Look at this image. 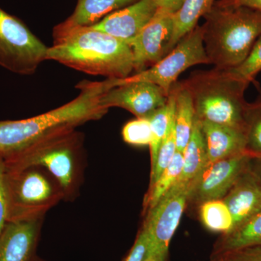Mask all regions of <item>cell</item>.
Instances as JSON below:
<instances>
[{
	"instance_id": "1",
	"label": "cell",
	"mask_w": 261,
	"mask_h": 261,
	"mask_svg": "<svg viewBox=\"0 0 261 261\" xmlns=\"http://www.w3.org/2000/svg\"><path fill=\"white\" fill-rule=\"evenodd\" d=\"M80 93L73 100L47 113L21 120L0 121V155L27 147L46 136L97 121L108 113L100 98L109 90L105 81H83L76 85Z\"/></svg>"
},
{
	"instance_id": "2",
	"label": "cell",
	"mask_w": 261,
	"mask_h": 261,
	"mask_svg": "<svg viewBox=\"0 0 261 261\" xmlns=\"http://www.w3.org/2000/svg\"><path fill=\"white\" fill-rule=\"evenodd\" d=\"M46 61L107 79H124L134 70L133 55L126 42L91 28L81 27L48 47Z\"/></svg>"
},
{
	"instance_id": "3",
	"label": "cell",
	"mask_w": 261,
	"mask_h": 261,
	"mask_svg": "<svg viewBox=\"0 0 261 261\" xmlns=\"http://www.w3.org/2000/svg\"><path fill=\"white\" fill-rule=\"evenodd\" d=\"M205 18L204 47L217 70L240 65L261 36V10L219 1Z\"/></svg>"
},
{
	"instance_id": "4",
	"label": "cell",
	"mask_w": 261,
	"mask_h": 261,
	"mask_svg": "<svg viewBox=\"0 0 261 261\" xmlns=\"http://www.w3.org/2000/svg\"><path fill=\"white\" fill-rule=\"evenodd\" d=\"M2 157L6 171L44 168L70 200L78 193L83 174L84 136L75 128L58 130Z\"/></svg>"
},
{
	"instance_id": "5",
	"label": "cell",
	"mask_w": 261,
	"mask_h": 261,
	"mask_svg": "<svg viewBox=\"0 0 261 261\" xmlns=\"http://www.w3.org/2000/svg\"><path fill=\"white\" fill-rule=\"evenodd\" d=\"M183 83L191 93L199 120L245 130L247 84L216 68L194 72Z\"/></svg>"
},
{
	"instance_id": "6",
	"label": "cell",
	"mask_w": 261,
	"mask_h": 261,
	"mask_svg": "<svg viewBox=\"0 0 261 261\" xmlns=\"http://www.w3.org/2000/svg\"><path fill=\"white\" fill-rule=\"evenodd\" d=\"M5 183L8 222L43 219L64 199L61 187L44 168L5 170Z\"/></svg>"
},
{
	"instance_id": "7",
	"label": "cell",
	"mask_w": 261,
	"mask_h": 261,
	"mask_svg": "<svg viewBox=\"0 0 261 261\" xmlns=\"http://www.w3.org/2000/svg\"><path fill=\"white\" fill-rule=\"evenodd\" d=\"M199 64H210V62L204 47L202 27L197 25L167 56L152 66L126 78L107 79L105 82L110 89L132 82H148L169 94L178 76L190 67Z\"/></svg>"
},
{
	"instance_id": "8",
	"label": "cell",
	"mask_w": 261,
	"mask_h": 261,
	"mask_svg": "<svg viewBox=\"0 0 261 261\" xmlns=\"http://www.w3.org/2000/svg\"><path fill=\"white\" fill-rule=\"evenodd\" d=\"M48 47L23 21L0 8V67L30 75L46 61Z\"/></svg>"
},
{
	"instance_id": "9",
	"label": "cell",
	"mask_w": 261,
	"mask_h": 261,
	"mask_svg": "<svg viewBox=\"0 0 261 261\" xmlns=\"http://www.w3.org/2000/svg\"><path fill=\"white\" fill-rule=\"evenodd\" d=\"M252 156L249 152L207 163L189 187L188 202L202 204L223 199L249 168Z\"/></svg>"
},
{
	"instance_id": "10",
	"label": "cell",
	"mask_w": 261,
	"mask_h": 261,
	"mask_svg": "<svg viewBox=\"0 0 261 261\" xmlns=\"http://www.w3.org/2000/svg\"><path fill=\"white\" fill-rule=\"evenodd\" d=\"M189 189L164 197L149 211L144 227L149 240V259L166 261L170 243L188 202Z\"/></svg>"
},
{
	"instance_id": "11",
	"label": "cell",
	"mask_w": 261,
	"mask_h": 261,
	"mask_svg": "<svg viewBox=\"0 0 261 261\" xmlns=\"http://www.w3.org/2000/svg\"><path fill=\"white\" fill-rule=\"evenodd\" d=\"M173 13L159 8L140 34L127 43L133 55L134 70L143 71L167 56L172 37Z\"/></svg>"
},
{
	"instance_id": "12",
	"label": "cell",
	"mask_w": 261,
	"mask_h": 261,
	"mask_svg": "<svg viewBox=\"0 0 261 261\" xmlns=\"http://www.w3.org/2000/svg\"><path fill=\"white\" fill-rule=\"evenodd\" d=\"M168 94L159 86L137 82L122 84L105 92L100 98L103 108H121L137 118H148L167 102Z\"/></svg>"
},
{
	"instance_id": "13",
	"label": "cell",
	"mask_w": 261,
	"mask_h": 261,
	"mask_svg": "<svg viewBox=\"0 0 261 261\" xmlns=\"http://www.w3.org/2000/svg\"><path fill=\"white\" fill-rule=\"evenodd\" d=\"M159 8L155 0H138L113 12L90 27L128 43L145 28Z\"/></svg>"
},
{
	"instance_id": "14",
	"label": "cell",
	"mask_w": 261,
	"mask_h": 261,
	"mask_svg": "<svg viewBox=\"0 0 261 261\" xmlns=\"http://www.w3.org/2000/svg\"><path fill=\"white\" fill-rule=\"evenodd\" d=\"M42 221L7 223L0 233V261H34Z\"/></svg>"
},
{
	"instance_id": "15",
	"label": "cell",
	"mask_w": 261,
	"mask_h": 261,
	"mask_svg": "<svg viewBox=\"0 0 261 261\" xmlns=\"http://www.w3.org/2000/svg\"><path fill=\"white\" fill-rule=\"evenodd\" d=\"M233 219V228L246 223L261 211V183L250 168L239 178L224 198Z\"/></svg>"
},
{
	"instance_id": "16",
	"label": "cell",
	"mask_w": 261,
	"mask_h": 261,
	"mask_svg": "<svg viewBox=\"0 0 261 261\" xmlns=\"http://www.w3.org/2000/svg\"><path fill=\"white\" fill-rule=\"evenodd\" d=\"M200 123L208 163L247 152L245 130L205 121Z\"/></svg>"
},
{
	"instance_id": "17",
	"label": "cell",
	"mask_w": 261,
	"mask_h": 261,
	"mask_svg": "<svg viewBox=\"0 0 261 261\" xmlns=\"http://www.w3.org/2000/svg\"><path fill=\"white\" fill-rule=\"evenodd\" d=\"M138 0H78L74 11L53 31L54 42L81 27H91L103 18Z\"/></svg>"
},
{
	"instance_id": "18",
	"label": "cell",
	"mask_w": 261,
	"mask_h": 261,
	"mask_svg": "<svg viewBox=\"0 0 261 261\" xmlns=\"http://www.w3.org/2000/svg\"><path fill=\"white\" fill-rule=\"evenodd\" d=\"M183 156V166L181 174L177 181L164 197L173 195L185 189H189L190 185L208 163L205 141L201 129L200 121L197 116L191 137L184 151Z\"/></svg>"
},
{
	"instance_id": "19",
	"label": "cell",
	"mask_w": 261,
	"mask_h": 261,
	"mask_svg": "<svg viewBox=\"0 0 261 261\" xmlns=\"http://www.w3.org/2000/svg\"><path fill=\"white\" fill-rule=\"evenodd\" d=\"M176 92L174 126L176 148L183 153L191 137L196 120V112L191 93L185 84L173 85Z\"/></svg>"
},
{
	"instance_id": "20",
	"label": "cell",
	"mask_w": 261,
	"mask_h": 261,
	"mask_svg": "<svg viewBox=\"0 0 261 261\" xmlns=\"http://www.w3.org/2000/svg\"><path fill=\"white\" fill-rule=\"evenodd\" d=\"M255 246H261V211L242 226L223 234L215 247L212 258Z\"/></svg>"
},
{
	"instance_id": "21",
	"label": "cell",
	"mask_w": 261,
	"mask_h": 261,
	"mask_svg": "<svg viewBox=\"0 0 261 261\" xmlns=\"http://www.w3.org/2000/svg\"><path fill=\"white\" fill-rule=\"evenodd\" d=\"M215 3V0L184 1L179 9L173 13L172 37L168 47V53L197 27L200 18L205 17L211 11Z\"/></svg>"
},
{
	"instance_id": "22",
	"label": "cell",
	"mask_w": 261,
	"mask_h": 261,
	"mask_svg": "<svg viewBox=\"0 0 261 261\" xmlns=\"http://www.w3.org/2000/svg\"><path fill=\"white\" fill-rule=\"evenodd\" d=\"M175 102L176 92L173 86L168 94L166 104L148 118L152 130V142L149 146L150 149L151 171L153 170L160 147L167 133L168 127L174 118Z\"/></svg>"
},
{
	"instance_id": "23",
	"label": "cell",
	"mask_w": 261,
	"mask_h": 261,
	"mask_svg": "<svg viewBox=\"0 0 261 261\" xmlns=\"http://www.w3.org/2000/svg\"><path fill=\"white\" fill-rule=\"evenodd\" d=\"M200 216L204 226L214 232L226 234L233 230L232 215L223 199L206 201L200 204Z\"/></svg>"
},
{
	"instance_id": "24",
	"label": "cell",
	"mask_w": 261,
	"mask_h": 261,
	"mask_svg": "<svg viewBox=\"0 0 261 261\" xmlns=\"http://www.w3.org/2000/svg\"><path fill=\"white\" fill-rule=\"evenodd\" d=\"M183 153L176 152L174 157L153 185L149 187L145 197V206L149 210L153 208L177 181L183 166Z\"/></svg>"
},
{
	"instance_id": "25",
	"label": "cell",
	"mask_w": 261,
	"mask_h": 261,
	"mask_svg": "<svg viewBox=\"0 0 261 261\" xmlns=\"http://www.w3.org/2000/svg\"><path fill=\"white\" fill-rule=\"evenodd\" d=\"M246 150L252 157L261 156V97L247 105L245 115Z\"/></svg>"
},
{
	"instance_id": "26",
	"label": "cell",
	"mask_w": 261,
	"mask_h": 261,
	"mask_svg": "<svg viewBox=\"0 0 261 261\" xmlns=\"http://www.w3.org/2000/svg\"><path fill=\"white\" fill-rule=\"evenodd\" d=\"M220 70H222L230 78L249 85L261 70V36L257 39L245 61L238 66Z\"/></svg>"
},
{
	"instance_id": "27",
	"label": "cell",
	"mask_w": 261,
	"mask_h": 261,
	"mask_svg": "<svg viewBox=\"0 0 261 261\" xmlns=\"http://www.w3.org/2000/svg\"><path fill=\"white\" fill-rule=\"evenodd\" d=\"M176 152H177V148H176V133H175L174 118H173L171 124L168 127L167 133L165 136L160 147L153 170L150 172L149 187L153 185L156 180L161 176V173L169 166Z\"/></svg>"
},
{
	"instance_id": "28",
	"label": "cell",
	"mask_w": 261,
	"mask_h": 261,
	"mask_svg": "<svg viewBox=\"0 0 261 261\" xmlns=\"http://www.w3.org/2000/svg\"><path fill=\"white\" fill-rule=\"evenodd\" d=\"M122 137L127 144L135 146H149L152 130L148 118H137L128 121L122 129Z\"/></svg>"
},
{
	"instance_id": "29",
	"label": "cell",
	"mask_w": 261,
	"mask_h": 261,
	"mask_svg": "<svg viewBox=\"0 0 261 261\" xmlns=\"http://www.w3.org/2000/svg\"><path fill=\"white\" fill-rule=\"evenodd\" d=\"M149 257V240L145 228L142 227L125 261H146Z\"/></svg>"
},
{
	"instance_id": "30",
	"label": "cell",
	"mask_w": 261,
	"mask_h": 261,
	"mask_svg": "<svg viewBox=\"0 0 261 261\" xmlns=\"http://www.w3.org/2000/svg\"><path fill=\"white\" fill-rule=\"evenodd\" d=\"M217 257H224L226 261H261V246L247 247Z\"/></svg>"
},
{
	"instance_id": "31",
	"label": "cell",
	"mask_w": 261,
	"mask_h": 261,
	"mask_svg": "<svg viewBox=\"0 0 261 261\" xmlns=\"http://www.w3.org/2000/svg\"><path fill=\"white\" fill-rule=\"evenodd\" d=\"M5 176L4 160L0 155V233L8 223V201L5 190Z\"/></svg>"
},
{
	"instance_id": "32",
	"label": "cell",
	"mask_w": 261,
	"mask_h": 261,
	"mask_svg": "<svg viewBox=\"0 0 261 261\" xmlns=\"http://www.w3.org/2000/svg\"><path fill=\"white\" fill-rule=\"evenodd\" d=\"M159 8L166 10L169 13H174L184 3L185 0H155Z\"/></svg>"
},
{
	"instance_id": "33",
	"label": "cell",
	"mask_w": 261,
	"mask_h": 261,
	"mask_svg": "<svg viewBox=\"0 0 261 261\" xmlns=\"http://www.w3.org/2000/svg\"><path fill=\"white\" fill-rule=\"evenodd\" d=\"M226 4L240 5L261 10V0H220Z\"/></svg>"
},
{
	"instance_id": "34",
	"label": "cell",
	"mask_w": 261,
	"mask_h": 261,
	"mask_svg": "<svg viewBox=\"0 0 261 261\" xmlns=\"http://www.w3.org/2000/svg\"><path fill=\"white\" fill-rule=\"evenodd\" d=\"M257 159L258 164H257L256 171H254V172H255V174L257 175V178H259L261 183V156L257 157Z\"/></svg>"
},
{
	"instance_id": "35",
	"label": "cell",
	"mask_w": 261,
	"mask_h": 261,
	"mask_svg": "<svg viewBox=\"0 0 261 261\" xmlns=\"http://www.w3.org/2000/svg\"><path fill=\"white\" fill-rule=\"evenodd\" d=\"M211 261H226V260L224 257H215V258H212Z\"/></svg>"
},
{
	"instance_id": "36",
	"label": "cell",
	"mask_w": 261,
	"mask_h": 261,
	"mask_svg": "<svg viewBox=\"0 0 261 261\" xmlns=\"http://www.w3.org/2000/svg\"><path fill=\"white\" fill-rule=\"evenodd\" d=\"M34 261H44V260H42V259L39 258V257H36L35 260H34Z\"/></svg>"
},
{
	"instance_id": "37",
	"label": "cell",
	"mask_w": 261,
	"mask_h": 261,
	"mask_svg": "<svg viewBox=\"0 0 261 261\" xmlns=\"http://www.w3.org/2000/svg\"><path fill=\"white\" fill-rule=\"evenodd\" d=\"M146 261H158V260H154V259H148V260H147Z\"/></svg>"
}]
</instances>
